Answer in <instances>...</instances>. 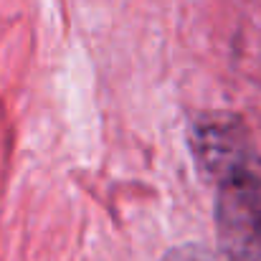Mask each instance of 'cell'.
<instances>
[{
	"instance_id": "2",
	"label": "cell",
	"mask_w": 261,
	"mask_h": 261,
	"mask_svg": "<svg viewBox=\"0 0 261 261\" xmlns=\"http://www.w3.org/2000/svg\"><path fill=\"white\" fill-rule=\"evenodd\" d=\"M160 261H218V259L208 249H203L198 244H185V246L170 249Z\"/></svg>"
},
{
	"instance_id": "1",
	"label": "cell",
	"mask_w": 261,
	"mask_h": 261,
	"mask_svg": "<svg viewBox=\"0 0 261 261\" xmlns=\"http://www.w3.org/2000/svg\"><path fill=\"white\" fill-rule=\"evenodd\" d=\"M216 239L228 261H261V155L251 147L208 177Z\"/></svg>"
}]
</instances>
